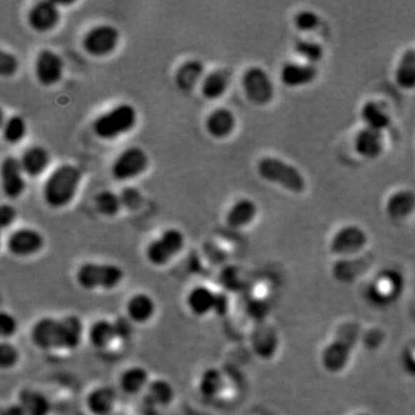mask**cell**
Here are the masks:
<instances>
[{
	"instance_id": "cell-4",
	"label": "cell",
	"mask_w": 415,
	"mask_h": 415,
	"mask_svg": "<svg viewBox=\"0 0 415 415\" xmlns=\"http://www.w3.org/2000/svg\"><path fill=\"white\" fill-rule=\"evenodd\" d=\"M257 172L262 179L274 182L293 193H301L306 189L305 178L298 169L275 157H266L257 164Z\"/></svg>"
},
{
	"instance_id": "cell-36",
	"label": "cell",
	"mask_w": 415,
	"mask_h": 415,
	"mask_svg": "<svg viewBox=\"0 0 415 415\" xmlns=\"http://www.w3.org/2000/svg\"><path fill=\"white\" fill-rule=\"evenodd\" d=\"M27 123L24 117L15 114L4 123L3 138L9 144H18L26 138L27 135Z\"/></svg>"
},
{
	"instance_id": "cell-45",
	"label": "cell",
	"mask_w": 415,
	"mask_h": 415,
	"mask_svg": "<svg viewBox=\"0 0 415 415\" xmlns=\"http://www.w3.org/2000/svg\"><path fill=\"white\" fill-rule=\"evenodd\" d=\"M230 308V300L224 293H217V300H216L215 311L214 313L219 316L226 315Z\"/></svg>"
},
{
	"instance_id": "cell-9",
	"label": "cell",
	"mask_w": 415,
	"mask_h": 415,
	"mask_svg": "<svg viewBox=\"0 0 415 415\" xmlns=\"http://www.w3.org/2000/svg\"><path fill=\"white\" fill-rule=\"evenodd\" d=\"M45 246V238L39 230L21 227L7 236L6 248L9 254L16 257H30L39 254Z\"/></svg>"
},
{
	"instance_id": "cell-11",
	"label": "cell",
	"mask_w": 415,
	"mask_h": 415,
	"mask_svg": "<svg viewBox=\"0 0 415 415\" xmlns=\"http://www.w3.org/2000/svg\"><path fill=\"white\" fill-rule=\"evenodd\" d=\"M0 179L4 195L9 200H16L22 196L27 189L26 174L24 172L20 159L14 156H6L1 161Z\"/></svg>"
},
{
	"instance_id": "cell-34",
	"label": "cell",
	"mask_w": 415,
	"mask_h": 415,
	"mask_svg": "<svg viewBox=\"0 0 415 415\" xmlns=\"http://www.w3.org/2000/svg\"><path fill=\"white\" fill-rule=\"evenodd\" d=\"M361 117L366 124V127L375 129V131H383L390 125V117L377 103H366L362 108Z\"/></svg>"
},
{
	"instance_id": "cell-39",
	"label": "cell",
	"mask_w": 415,
	"mask_h": 415,
	"mask_svg": "<svg viewBox=\"0 0 415 415\" xmlns=\"http://www.w3.org/2000/svg\"><path fill=\"white\" fill-rule=\"evenodd\" d=\"M19 329V322L16 317L9 311L0 313V336L3 341H9L15 336Z\"/></svg>"
},
{
	"instance_id": "cell-46",
	"label": "cell",
	"mask_w": 415,
	"mask_h": 415,
	"mask_svg": "<svg viewBox=\"0 0 415 415\" xmlns=\"http://www.w3.org/2000/svg\"><path fill=\"white\" fill-rule=\"evenodd\" d=\"M1 415H27V413L24 411V407L18 403L4 409Z\"/></svg>"
},
{
	"instance_id": "cell-6",
	"label": "cell",
	"mask_w": 415,
	"mask_h": 415,
	"mask_svg": "<svg viewBox=\"0 0 415 415\" xmlns=\"http://www.w3.org/2000/svg\"><path fill=\"white\" fill-rule=\"evenodd\" d=\"M120 33L112 24H97L90 28L82 39V49L91 57H108L117 50Z\"/></svg>"
},
{
	"instance_id": "cell-8",
	"label": "cell",
	"mask_w": 415,
	"mask_h": 415,
	"mask_svg": "<svg viewBox=\"0 0 415 415\" xmlns=\"http://www.w3.org/2000/svg\"><path fill=\"white\" fill-rule=\"evenodd\" d=\"M246 99L257 106L269 104L275 96V87L269 74L257 66L246 69L241 79Z\"/></svg>"
},
{
	"instance_id": "cell-40",
	"label": "cell",
	"mask_w": 415,
	"mask_h": 415,
	"mask_svg": "<svg viewBox=\"0 0 415 415\" xmlns=\"http://www.w3.org/2000/svg\"><path fill=\"white\" fill-rule=\"evenodd\" d=\"M19 60L12 52L1 50L0 52V75L3 78H11L18 72Z\"/></svg>"
},
{
	"instance_id": "cell-16",
	"label": "cell",
	"mask_w": 415,
	"mask_h": 415,
	"mask_svg": "<svg viewBox=\"0 0 415 415\" xmlns=\"http://www.w3.org/2000/svg\"><path fill=\"white\" fill-rule=\"evenodd\" d=\"M84 332V322L76 315H66L59 319L58 350H76L82 341Z\"/></svg>"
},
{
	"instance_id": "cell-44",
	"label": "cell",
	"mask_w": 415,
	"mask_h": 415,
	"mask_svg": "<svg viewBox=\"0 0 415 415\" xmlns=\"http://www.w3.org/2000/svg\"><path fill=\"white\" fill-rule=\"evenodd\" d=\"M133 324L134 323L129 320V317H121L114 321V326H116V332H117V339H127L131 337V332H133Z\"/></svg>"
},
{
	"instance_id": "cell-1",
	"label": "cell",
	"mask_w": 415,
	"mask_h": 415,
	"mask_svg": "<svg viewBox=\"0 0 415 415\" xmlns=\"http://www.w3.org/2000/svg\"><path fill=\"white\" fill-rule=\"evenodd\" d=\"M82 171L76 165L61 164L52 171L43 185L45 204L54 209L69 206L78 193Z\"/></svg>"
},
{
	"instance_id": "cell-37",
	"label": "cell",
	"mask_w": 415,
	"mask_h": 415,
	"mask_svg": "<svg viewBox=\"0 0 415 415\" xmlns=\"http://www.w3.org/2000/svg\"><path fill=\"white\" fill-rule=\"evenodd\" d=\"M294 49L300 57L307 60L308 64H311V65L320 61L324 54L322 45L313 41H307V39H301L296 42Z\"/></svg>"
},
{
	"instance_id": "cell-17",
	"label": "cell",
	"mask_w": 415,
	"mask_h": 415,
	"mask_svg": "<svg viewBox=\"0 0 415 415\" xmlns=\"http://www.w3.org/2000/svg\"><path fill=\"white\" fill-rule=\"evenodd\" d=\"M206 131L216 140L229 138L236 126V118L232 111L226 108H217L212 110L206 118Z\"/></svg>"
},
{
	"instance_id": "cell-38",
	"label": "cell",
	"mask_w": 415,
	"mask_h": 415,
	"mask_svg": "<svg viewBox=\"0 0 415 415\" xmlns=\"http://www.w3.org/2000/svg\"><path fill=\"white\" fill-rule=\"evenodd\" d=\"M19 359H20V352H19L18 349L9 341H1L0 344V367L3 368L4 371L11 369L16 366Z\"/></svg>"
},
{
	"instance_id": "cell-14",
	"label": "cell",
	"mask_w": 415,
	"mask_h": 415,
	"mask_svg": "<svg viewBox=\"0 0 415 415\" xmlns=\"http://www.w3.org/2000/svg\"><path fill=\"white\" fill-rule=\"evenodd\" d=\"M59 320L52 316L41 317L30 330L31 343L42 351L58 350Z\"/></svg>"
},
{
	"instance_id": "cell-10",
	"label": "cell",
	"mask_w": 415,
	"mask_h": 415,
	"mask_svg": "<svg viewBox=\"0 0 415 415\" xmlns=\"http://www.w3.org/2000/svg\"><path fill=\"white\" fill-rule=\"evenodd\" d=\"M34 71L36 80L43 87H54L63 79L65 63L57 52L44 49L36 56Z\"/></svg>"
},
{
	"instance_id": "cell-28",
	"label": "cell",
	"mask_w": 415,
	"mask_h": 415,
	"mask_svg": "<svg viewBox=\"0 0 415 415\" xmlns=\"http://www.w3.org/2000/svg\"><path fill=\"white\" fill-rule=\"evenodd\" d=\"M18 403L24 407L27 415H50L51 413V401L35 389H22L19 392Z\"/></svg>"
},
{
	"instance_id": "cell-12",
	"label": "cell",
	"mask_w": 415,
	"mask_h": 415,
	"mask_svg": "<svg viewBox=\"0 0 415 415\" xmlns=\"http://www.w3.org/2000/svg\"><path fill=\"white\" fill-rule=\"evenodd\" d=\"M61 20L59 4L42 0L34 4L27 14L29 27L39 34L50 33L58 27Z\"/></svg>"
},
{
	"instance_id": "cell-25",
	"label": "cell",
	"mask_w": 415,
	"mask_h": 415,
	"mask_svg": "<svg viewBox=\"0 0 415 415\" xmlns=\"http://www.w3.org/2000/svg\"><path fill=\"white\" fill-rule=\"evenodd\" d=\"M117 404V394L110 386H97L88 394L86 405L93 415H110Z\"/></svg>"
},
{
	"instance_id": "cell-2",
	"label": "cell",
	"mask_w": 415,
	"mask_h": 415,
	"mask_svg": "<svg viewBox=\"0 0 415 415\" xmlns=\"http://www.w3.org/2000/svg\"><path fill=\"white\" fill-rule=\"evenodd\" d=\"M136 124V109L129 103H121L96 118L93 131L97 138L114 141L133 131Z\"/></svg>"
},
{
	"instance_id": "cell-22",
	"label": "cell",
	"mask_w": 415,
	"mask_h": 415,
	"mask_svg": "<svg viewBox=\"0 0 415 415\" xmlns=\"http://www.w3.org/2000/svg\"><path fill=\"white\" fill-rule=\"evenodd\" d=\"M317 73L316 66L311 64L287 63L281 69V80L287 87H301L313 82Z\"/></svg>"
},
{
	"instance_id": "cell-26",
	"label": "cell",
	"mask_w": 415,
	"mask_h": 415,
	"mask_svg": "<svg viewBox=\"0 0 415 415\" xmlns=\"http://www.w3.org/2000/svg\"><path fill=\"white\" fill-rule=\"evenodd\" d=\"M256 215L257 206L254 201L244 197L236 201L234 206H231L227 211L225 221H226L227 226L236 230V229H242L251 224Z\"/></svg>"
},
{
	"instance_id": "cell-29",
	"label": "cell",
	"mask_w": 415,
	"mask_h": 415,
	"mask_svg": "<svg viewBox=\"0 0 415 415\" xmlns=\"http://www.w3.org/2000/svg\"><path fill=\"white\" fill-rule=\"evenodd\" d=\"M87 337L90 345L97 350L106 349L117 339L114 322L105 319L95 321L88 329Z\"/></svg>"
},
{
	"instance_id": "cell-23",
	"label": "cell",
	"mask_w": 415,
	"mask_h": 415,
	"mask_svg": "<svg viewBox=\"0 0 415 415\" xmlns=\"http://www.w3.org/2000/svg\"><path fill=\"white\" fill-rule=\"evenodd\" d=\"M382 131L364 127L356 133L354 148L356 153L364 159H373L379 157L383 151Z\"/></svg>"
},
{
	"instance_id": "cell-30",
	"label": "cell",
	"mask_w": 415,
	"mask_h": 415,
	"mask_svg": "<svg viewBox=\"0 0 415 415\" xmlns=\"http://www.w3.org/2000/svg\"><path fill=\"white\" fill-rule=\"evenodd\" d=\"M414 210L415 194L412 191L404 189L389 197L386 211L392 219H406Z\"/></svg>"
},
{
	"instance_id": "cell-13",
	"label": "cell",
	"mask_w": 415,
	"mask_h": 415,
	"mask_svg": "<svg viewBox=\"0 0 415 415\" xmlns=\"http://www.w3.org/2000/svg\"><path fill=\"white\" fill-rule=\"evenodd\" d=\"M367 234L356 225H349L338 231L332 238L330 249L338 256H347L358 254L367 245Z\"/></svg>"
},
{
	"instance_id": "cell-3",
	"label": "cell",
	"mask_w": 415,
	"mask_h": 415,
	"mask_svg": "<svg viewBox=\"0 0 415 415\" xmlns=\"http://www.w3.org/2000/svg\"><path fill=\"white\" fill-rule=\"evenodd\" d=\"M124 277L123 268L114 263L84 262L75 272V281L86 291L114 290Z\"/></svg>"
},
{
	"instance_id": "cell-33",
	"label": "cell",
	"mask_w": 415,
	"mask_h": 415,
	"mask_svg": "<svg viewBox=\"0 0 415 415\" xmlns=\"http://www.w3.org/2000/svg\"><path fill=\"white\" fill-rule=\"evenodd\" d=\"M396 81L403 89L411 90L415 88V50L409 49L401 56L397 69Z\"/></svg>"
},
{
	"instance_id": "cell-21",
	"label": "cell",
	"mask_w": 415,
	"mask_h": 415,
	"mask_svg": "<svg viewBox=\"0 0 415 415\" xmlns=\"http://www.w3.org/2000/svg\"><path fill=\"white\" fill-rule=\"evenodd\" d=\"M216 300L217 293L214 292L209 287L200 285L189 291L186 298V305L193 315L204 317L215 311Z\"/></svg>"
},
{
	"instance_id": "cell-19",
	"label": "cell",
	"mask_w": 415,
	"mask_h": 415,
	"mask_svg": "<svg viewBox=\"0 0 415 415\" xmlns=\"http://www.w3.org/2000/svg\"><path fill=\"white\" fill-rule=\"evenodd\" d=\"M204 78V65L199 59H189L176 69L174 84L182 93H191Z\"/></svg>"
},
{
	"instance_id": "cell-42",
	"label": "cell",
	"mask_w": 415,
	"mask_h": 415,
	"mask_svg": "<svg viewBox=\"0 0 415 415\" xmlns=\"http://www.w3.org/2000/svg\"><path fill=\"white\" fill-rule=\"evenodd\" d=\"M119 195L123 206H126L129 209H138L140 204H142L141 191L136 189H133V187H126Z\"/></svg>"
},
{
	"instance_id": "cell-5",
	"label": "cell",
	"mask_w": 415,
	"mask_h": 415,
	"mask_svg": "<svg viewBox=\"0 0 415 415\" xmlns=\"http://www.w3.org/2000/svg\"><path fill=\"white\" fill-rule=\"evenodd\" d=\"M185 234L179 229L163 231L159 238L146 248V259L154 266H164L181 253L185 247Z\"/></svg>"
},
{
	"instance_id": "cell-41",
	"label": "cell",
	"mask_w": 415,
	"mask_h": 415,
	"mask_svg": "<svg viewBox=\"0 0 415 415\" xmlns=\"http://www.w3.org/2000/svg\"><path fill=\"white\" fill-rule=\"evenodd\" d=\"M294 24L296 28L301 31H313L316 29L320 24V18L319 15L311 11H301L296 15Z\"/></svg>"
},
{
	"instance_id": "cell-32",
	"label": "cell",
	"mask_w": 415,
	"mask_h": 415,
	"mask_svg": "<svg viewBox=\"0 0 415 415\" xmlns=\"http://www.w3.org/2000/svg\"><path fill=\"white\" fill-rule=\"evenodd\" d=\"M225 379L221 371L217 368H208L202 371L197 389L201 396L204 398H215L223 391Z\"/></svg>"
},
{
	"instance_id": "cell-20",
	"label": "cell",
	"mask_w": 415,
	"mask_h": 415,
	"mask_svg": "<svg viewBox=\"0 0 415 415\" xmlns=\"http://www.w3.org/2000/svg\"><path fill=\"white\" fill-rule=\"evenodd\" d=\"M22 169L29 178H39L48 170L51 156L42 146H31L24 150L20 157Z\"/></svg>"
},
{
	"instance_id": "cell-43",
	"label": "cell",
	"mask_w": 415,
	"mask_h": 415,
	"mask_svg": "<svg viewBox=\"0 0 415 415\" xmlns=\"http://www.w3.org/2000/svg\"><path fill=\"white\" fill-rule=\"evenodd\" d=\"M18 217V211L12 204H3L0 206V225L1 229H7L14 223L15 219Z\"/></svg>"
},
{
	"instance_id": "cell-24",
	"label": "cell",
	"mask_w": 415,
	"mask_h": 415,
	"mask_svg": "<svg viewBox=\"0 0 415 415\" xmlns=\"http://www.w3.org/2000/svg\"><path fill=\"white\" fill-rule=\"evenodd\" d=\"M231 73L225 69H215L204 75L201 82V95L208 101L219 99L226 93L230 87Z\"/></svg>"
},
{
	"instance_id": "cell-18",
	"label": "cell",
	"mask_w": 415,
	"mask_h": 415,
	"mask_svg": "<svg viewBox=\"0 0 415 415\" xmlns=\"http://www.w3.org/2000/svg\"><path fill=\"white\" fill-rule=\"evenodd\" d=\"M156 309L153 296L146 293H135L126 304V316L135 324H146L153 320Z\"/></svg>"
},
{
	"instance_id": "cell-7",
	"label": "cell",
	"mask_w": 415,
	"mask_h": 415,
	"mask_svg": "<svg viewBox=\"0 0 415 415\" xmlns=\"http://www.w3.org/2000/svg\"><path fill=\"white\" fill-rule=\"evenodd\" d=\"M149 168V156L141 146H131L123 150L111 165V174L117 181L135 179Z\"/></svg>"
},
{
	"instance_id": "cell-35",
	"label": "cell",
	"mask_w": 415,
	"mask_h": 415,
	"mask_svg": "<svg viewBox=\"0 0 415 415\" xmlns=\"http://www.w3.org/2000/svg\"><path fill=\"white\" fill-rule=\"evenodd\" d=\"M96 209L105 217H114L119 214L123 204L120 195L116 194L112 191H99L94 199Z\"/></svg>"
},
{
	"instance_id": "cell-27",
	"label": "cell",
	"mask_w": 415,
	"mask_h": 415,
	"mask_svg": "<svg viewBox=\"0 0 415 415\" xmlns=\"http://www.w3.org/2000/svg\"><path fill=\"white\" fill-rule=\"evenodd\" d=\"M149 373L140 366L129 367L120 375L119 388L124 394L135 396L146 390L149 386Z\"/></svg>"
},
{
	"instance_id": "cell-15",
	"label": "cell",
	"mask_w": 415,
	"mask_h": 415,
	"mask_svg": "<svg viewBox=\"0 0 415 415\" xmlns=\"http://www.w3.org/2000/svg\"><path fill=\"white\" fill-rule=\"evenodd\" d=\"M403 281L397 272L384 271L374 279L371 289V298L379 304L394 301L401 294Z\"/></svg>"
},
{
	"instance_id": "cell-31",
	"label": "cell",
	"mask_w": 415,
	"mask_h": 415,
	"mask_svg": "<svg viewBox=\"0 0 415 415\" xmlns=\"http://www.w3.org/2000/svg\"><path fill=\"white\" fill-rule=\"evenodd\" d=\"M174 389L169 381L157 379L150 381L146 388V399L156 407H166L174 401Z\"/></svg>"
}]
</instances>
